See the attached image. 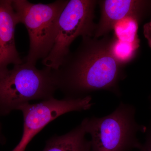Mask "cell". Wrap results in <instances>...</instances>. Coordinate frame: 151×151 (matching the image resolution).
<instances>
[{"mask_svg": "<svg viewBox=\"0 0 151 151\" xmlns=\"http://www.w3.org/2000/svg\"><path fill=\"white\" fill-rule=\"evenodd\" d=\"M19 24L12 0H0V76L9 70L10 64L24 63L15 40V30Z\"/></svg>", "mask_w": 151, "mask_h": 151, "instance_id": "cell-8", "label": "cell"}, {"mask_svg": "<svg viewBox=\"0 0 151 151\" xmlns=\"http://www.w3.org/2000/svg\"><path fill=\"white\" fill-rule=\"evenodd\" d=\"M3 140L2 134V125L0 122V142Z\"/></svg>", "mask_w": 151, "mask_h": 151, "instance_id": "cell-14", "label": "cell"}, {"mask_svg": "<svg viewBox=\"0 0 151 151\" xmlns=\"http://www.w3.org/2000/svg\"><path fill=\"white\" fill-rule=\"evenodd\" d=\"M145 142L142 144L139 151H151V121L147 127Z\"/></svg>", "mask_w": 151, "mask_h": 151, "instance_id": "cell-12", "label": "cell"}, {"mask_svg": "<svg viewBox=\"0 0 151 151\" xmlns=\"http://www.w3.org/2000/svg\"><path fill=\"white\" fill-rule=\"evenodd\" d=\"M68 1L35 4L27 0H12L19 23L24 25L29 37V50L25 62L36 65L51 51L57 34L58 19Z\"/></svg>", "mask_w": 151, "mask_h": 151, "instance_id": "cell-4", "label": "cell"}, {"mask_svg": "<svg viewBox=\"0 0 151 151\" xmlns=\"http://www.w3.org/2000/svg\"><path fill=\"white\" fill-rule=\"evenodd\" d=\"M144 34L147 40L149 46L151 49V20L144 25Z\"/></svg>", "mask_w": 151, "mask_h": 151, "instance_id": "cell-13", "label": "cell"}, {"mask_svg": "<svg viewBox=\"0 0 151 151\" xmlns=\"http://www.w3.org/2000/svg\"><path fill=\"white\" fill-rule=\"evenodd\" d=\"M101 15L96 25L94 37L108 35L115 24L128 17L140 22L151 6V1L144 0H101L97 1Z\"/></svg>", "mask_w": 151, "mask_h": 151, "instance_id": "cell-7", "label": "cell"}, {"mask_svg": "<svg viewBox=\"0 0 151 151\" xmlns=\"http://www.w3.org/2000/svg\"><path fill=\"white\" fill-rule=\"evenodd\" d=\"M139 45L122 41L113 37L111 42V53L115 59L124 66L131 62L136 55Z\"/></svg>", "mask_w": 151, "mask_h": 151, "instance_id": "cell-11", "label": "cell"}, {"mask_svg": "<svg viewBox=\"0 0 151 151\" xmlns=\"http://www.w3.org/2000/svg\"><path fill=\"white\" fill-rule=\"evenodd\" d=\"M85 122L61 136H53L47 141L43 151H91V142L86 138Z\"/></svg>", "mask_w": 151, "mask_h": 151, "instance_id": "cell-9", "label": "cell"}, {"mask_svg": "<svg viewBox=\"0 0 151 151\" xmlns=\"http://www.w3.org/2000/svg\"><path fill=\"white\" fill-rule=\"evenodd\" d=\"M96 0H69L58 19L54 45L42 60L45 67L55 70L70 53V47L79 36L94 37L97 24L94 22Z\"/></svg>", "mask_w": 151, "mask_h": 151, "instance_id": "cell-5", "label": "cell"}, {"mask_svg": "<svg viewBox=\"0 0 151 151\" xmlns=\"http://www.w3.org/2000/svg\"><path fill=\"white\" fill-rule=\"evenodd\" d=\"M91 95L83 98L54 97L37 104L26 103L19 108L23 116L22 139L12 151H25L29 143L45 127L59 116L73 111H87L94 105Z\"/></svg>", "mask_w": 151, "mask_h": 151, "instance_id": "cell-6", "label": "cell"}, {"mask_svg": "<svg viewBox=\"0 0 151 151\" xmlns=\"http://www.w3.org/2000/svg\"><path fill=\"white\" fill-rule=\"evenodd\" d=\"M140 22L137 19L128 17L120 21L113 28L114 36L119 40L140 45L138 30Z\"/></svg>", "mask_w": 151, "mask_h": 151, "instance_id": "cell-10", "label": "cell"}, {"mask_svg": "<svg viewBox=\"0 0 151 151\" xmlns=\"http://www.w3.org/2000/svg\"><path fill=\"white\" fill-rule=\"evenodd\" d=\"M149 100L150 103V109L151 110V94L149 96Z\"/></svg>", "mask_w": 151, "mask_h": 151, "instance_id": "cell-15", "label": "cell"}, {"mask_svg": "<svg viewBox=\"0 0 151 151\" xmlns=\"http://www.w3.org/2000/svg\"><path fill=\"white\" fill-rule=\"evenodd\" d=\"M134 105L121 102L109 115L86 118V134L91 137V151H129L139 150V132L145 133L147 127L137 123Z\"/></svg>", "mask_w": 151, "mask_h": 151, "instance_id": "cell-3", "label": "cell"}, {"mask_svg": "<svg viewBox=\"0 0 151 151\" xmlns=\"http://www.w3.org/2000/svg\"><path fill=\"white\" fill-rule=\"evenodd\" d=\"M113 37L85 36L75 51L70 52L58 69H52L58 90L65 98H83L98 91L121 96L120 81L127 77L124 66L111 53Z\"/></svg>", "mask_w": 151, "mask_h": 151, "instance_id": "cell-1", "label": "cell"}, {"mask_svg": "<svg viewBox=\"0 0 151 151\" xmlns=\"http://www.w3.org/2000/svg\"><path fill=\"white\" fill-rule=\"evenodd\" d=\"M57 90L51 68L40 69L26 62L14 65L0 76V117L32 100L54 97Z\"/></svg>", "mask_w": 151, "mask_h": 151, "instance_id": "cell-2", "label": "cell"}]
</instances>
